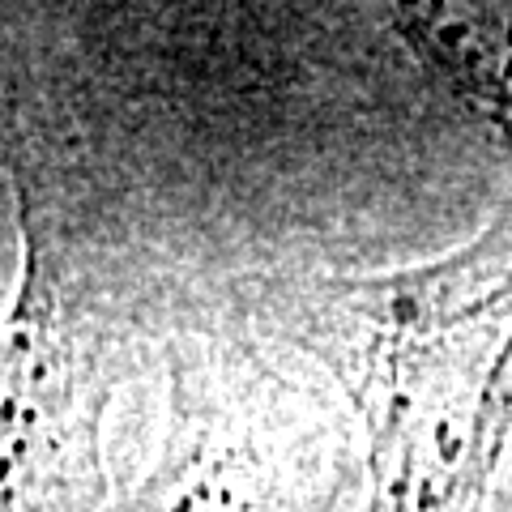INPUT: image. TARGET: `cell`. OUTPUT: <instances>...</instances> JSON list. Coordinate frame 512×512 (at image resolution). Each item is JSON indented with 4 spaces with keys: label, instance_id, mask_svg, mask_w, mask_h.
Instances as JSON below:
<instances>
[{
    "label": "cell",
    "instance_id": "1",
    "mask_svg": "<svg viewBox=\"0 0 512 512\" xmlns=\"http://www.w3.org/2000/svg\"><path fill=\"white\" fill-rule=\"evenodd\" d=\"M350 291V312L367 320L355 397L376 436V512H461L512 414L508 235Z\"/></svg>",
    "mask_w": 512,
    "mask_h": 512
},
{
    "label": "cell",
    "instance_id": "2",
    "mask_svg": "<svg viewBox=\"0 0 512 512\" xmlns=\"http://www.w3.org/2000/svg\"><path fill=\"white\" fill-rule=\"evenodd\" d=\"M436 56L512 128V9H427Z\"/></svg>",
    "mask_w": 512,
    "mask_h": 512
}]
</instances>
